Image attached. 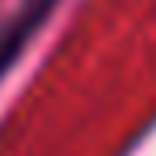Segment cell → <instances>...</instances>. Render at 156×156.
Returning <instances> with one entry per match:
<instances>
[{"label":"cell","mask_w":156,"mask_h":156,"mask_svg":"<svg viewBox=\"0 0 156 156\" xmlns=\"http://www.w3.org/2000/svg\"><path fill=\"white\" fill-rule=\"evenodd\" d=\"M59 4L62 0H17L14 11H7L0 17V80L24 56V49L45 28V21L56 14Z\"/></svg>","instance_id":"obj_1"}]
</instances>
